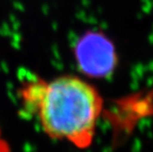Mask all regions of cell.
I'll return each instance as SVG.
<instances>
[{"mask_svg": "<svg viewBox=\"0 0 153 152\" xmlns=\"http://www.w3.org/2000/svg\"><path fill=\"white\" fill-rule=\"evenodd\" d=\"M20 102L22 112L37 119L47 136L79 149L92 144L104 108L98 89L72 74L23 82Z\"/></svg>", "mask_w": 153, "mask_h": 152, "instance_id": "obj_1", "label": "cell"}, {"mask_svg": "<svg viewBox=\"0 0 153 152\" xmlns=\"http://www.w3.org/2000/svg\"><path fill=\"white\" fill-rule=\"evenodd\" d=\"M75 59L83 73L92 77H105L117 65L114 44L105 35L90 32L81 37L75 47Z\"/></svg>", "mask_w": 153, "mask_h": 152, "instance_id": "obj_2", "label": "cell"}, {"mask_svg": "<svg viewBox=\"0 0 153 152\" xmlns=\"http://www.w3.org/2000/svg\"><path fill=\"white\" fill-rule=\"evenodd\" d=\"M6 148H7V145H5V142L0 137V152H8L6 151Z\"/></svg>", "mask_w": 153, "mask_h": 152, "instance_id": "obj_3", "label": "cell"}]
</instances>
